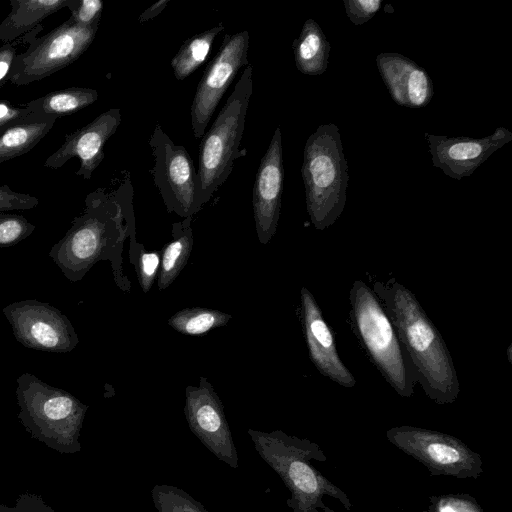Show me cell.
Returning <instances> with one entry per match:
<instances>
[{"instance_id": "6da1fadb", "label": "cell", "mask_w": 512, "mask_h": 512, "mask_svg": "<svg viewBox=\"0 0 512 512\" xmlns=\"http://www.w3.org/2000/svg\"><path fill=\"white\" fill-rule=\"evenodd\" d=\"M372 290L392 320L425 395L436 404L454 403L460 392L454 362L415 294L395 278L374 281Z\"/></svg>"}, {"instance_id": "7a4b0ae2", "label": "cell", "mask_w": 512, "mask_h": 512, "mask_svg": "<svg viewBox=\"0 0 512 512\" xmlns=\"http://www.w3.org/2000/svg\"><path fill=\"white\" fill-rule=\"evenodd\" d=\"M127 237L123 207L115 191L97 188L86 196L83 212L48 255L73 283L82 280L97 262L109 261L116 285L129 292L131 284L122 267Z\"/></svg>"}, {"instance_id": "3957f363", "label": "cell", "mask_w": 512, "mask_h": 512, "mask_svg": "<svg viewBox=\"0 0 512 512\" xmlns=\"http://www.w3.org/2000/svg\"><path fill=\"white\" fill-rule=\"evenodd\" d=\"M259 456L279 475L290 492L287 506L292 512H337L325 497L337 500L348 512L353 504L348 495L326 478L312 461L326 462L320 446L281 430L248 429Z\"/></svg>"}, {"instance_id": "277c9868", "label": "cell", "mask_w": 512, "mask_h": 512, "mask_svg": "<svg viewBox=\"0 0 512 512\" xmlns=\"http://www.w3.org/2000/svg\"><path fill=\"white\" fill-rule=\"evenodd\" d=\"M349 302L351 326L367 356L399 396L410 398L415 370L381 301L364 281L355 280Z\"/></svg>"}, {"instance_id": "5b68a950", "label": "cell", "mask_w": 512, "mask_h": 512, "mask_svg": "<svg viewBox=\"0 0 512 512\" xmlns=\"http://www.w3.org/2000/svg\"><path fill=\"white\" fill-rule=\"evenodd\" d=\"M16 384L18 418L31 437L61 454L80 452L88 406L29 372L22 373Z\"/></svg>"}, {"instance_id": "8992f818", "label": "cell", "mask_w": 512, "mask_h": 512, "mask_svg": "<svg viewBox=\"0 0 512 512\" xmlns=\"http://www.w3.org/2000/svg\"><path fill=\"white\" fill-rule=\"evenodd\" d=\"M301 174L310 221L325 230L341 216L347 199L348 163L336 124H322L308 137Z\"/></svg>"}, {"instance_id": "52a82bcc", "label": "cell", "mask_w": 512, "mask_h": 512, "mask_svg": "<svg viewBox=\"0 0 512 512\" xmlns=\"http://www.w3.org/2000/svg\"><path fill=\"white\" fill-rule=\"evenodd\" d=\"M253 66L248 64L199 145L195 176V213L229 177L238 157L247 110L253 92Z\"/></svg>"}, {"instance_id": "ba28073f", "label": "cell", "mask_w": 512, "mask_h": 512, "mask_svg": "<svg viewBox=\"0 0 512 512\" xmlns=\"http://www.w3.org/2000/svg\"><path fill=\"white\" fill-rule=\"evenodd\" d=\"M385 435L397 449L426 467L431 476L478 479L483 473L480 454L450 434L401 425L388 429Z\"/></svg>"}, {"instance_id": "9c48e42d", "label": "cell", "mask_w": 512, "mask_h": 512, "mask_svg": "<svg viewBox=\"0 0 512 512\" xmlns=\"http://www.w3.org/2000/svg\"><path fill=\"white\" fill-rule=\"evenodd\" d=\"M40 25L24 35L28 48L17 54L9 76L15 85L42 80L75 62L91 45L98 28H84L69 18L36 38Z\"/></svg>"}, {"instance_id": "30bf717a", "label": "cell", "mask_w": 512, "mask_h": 512, "mask_svg": "<svg viewBox=\"0 0 512 512\" xmlns=\"http://www.w3.org/2000/svg\"><path fill=\"white\" fill-rule=\"evenodd\" d=\"M15 339L44 352L68 353L79 343L72 322L58 308L36 299L13 302L2 310Z\"/></svg>"}, {"instance_id": "8fae6325", "label": "cell", "mask_w": 512, "mask_h": 512, "mask_svg": "<svg viewBox=\"0 0 512 512\" xmlns=\"http://www.w3.org/2000/svg\"><path fill=\"white\" fill-rule=\"evenodd\" d=\"M149 146L154 157L150 172L167 212L192 217L196 171L188 151L176 145L159 124L154 127Z\"/></svg>"}, {"instance_id": "7c38bea8", "label": "cell", "mask_w": 512, "mask_h": 512, "mask_svg": "<svg viewBox=\"0 0 512 512\" xmlns=\"http://www.w3.org/2000/svg\"><path fill=\"white\" fill-rule=\"evenodd\" d=\"M249 48L248 31L226 33L217 54L206 67L191 105L194 137L201 138L224 93L238 71L246 67Z\"/></svg>"}, {"instance_id": "4fadbf2b", "label": "cell", "mask_w": 512, "mask_h": 512, "mask_svg": "<svg viewBox=\"0 0 512 512\" xmlns=\"http://www.w3.org/2000/svg\"><path fill=\"white\" fill-rule=\"evenodd\" d=\"M184 414L201 443L220 461L237 469L238 452L222 401L206 377H200L198 386L186 387Z\"/></svg>"}, {"instance_id": "5bb4252c", "label": "cell", "mask_w": 512, "mask_h": 512, "mask_svg": "<svg viewBox=\"0 0 512 512\" xmlns=\"http://www.w3.org/2000/svg\"><path fill=\"white\" fill-rule=\"evenodd\" d=\"M432 164L456 180L470 176L491 154L512 140V132L497 128L482 138L424 133Z\"/></svg>"}, {"instance_id": "9a60e30c", "label": "cell", "mask_w": 512, "mask_h": 512, "mask_svg": "<svg viewBox=\"0 0 512 512\" xmlns=\"http://www.w3.org/2000/svg\"><path fill=\"white\" fill-rule=\"evenodd\" d=\"M284 166L280 127L274 131L268 149L258 167L252 207L258 240L267 244L275 235L280 217Z\"/></svg>"}, {"instance_id": "2e32d148", "label": "cell", "mask_w": 512, "mask_h": 512, "mask_svg": "<svg viewBox=\"0 0 512 512\" xmlns=\"http://www.w3.org/2000/svg\"><path fill=\"white\" fill-rule=\"evenodd\" d=\"M301 322L309 358L320 374L345 388H353L356 380L341 360L334 335L313 294L300 291Z\"/></svg>"}, {"instance_id": "e0dca14e", "label": "cell", "mask_w": 512, "mask_h": 512, "mask_svg": "<svg viewBox=\"0 0 512 512\" xmlns=\"http://www.w3.org/2000/svg\"><path fill=\"white\" fill-rule=\"evenodd\" d=\"M121 123L118 108H111L87 125L67 134L62 145L44 163L46 168H61L67 161L77 157L80 161L77 176L90 179L104 158V146Z\"/></svg>"}, {"instance_id": "ac0fdd59", "label": "cell", "mask_w": 512, "mask_h": 512, "mask_svg": "<svg viewBox=\"0 0 512 512\" xmlns=\"http://www.w3.org/2000/svg\"><path fill=\"white\" fill-rule=\"evenodd\" d=\"M378 71L390 96L400 106L422 108L433 96V83L427 71L399 53H379Z\"/></svg>"}, {"instance_id": "d6986e66", "label": "cell", "mask_w": 512, "mask_h": 512, "mask_svg": "<svg viewBox=\"0 0 512 512\" xmlns=\"http://www.w3.org/2000/svg\"><path fill=\"white\" fill-rule=\"evenodd\" d=\"M57 119L53 115L30 113L0 130V163L29 152L48 134Z\"/></svg>"}, {"instance_id": "ffe728a7", "label": "cell", "mask_w": 512, "mask_h": 512, "mask_svg": "<svg viewBox=\"0 0 512 512\" xmlns=\"http://www.w3.org/2000/svg\"><path fill=\"white\" fill-rule=\"evenodd\" d=\"M70 0H10L11 10L0 23V40L14 42L25 35L48 16L67 8Z\"/></svg>"}, {"instance_id": "44dd1931", "label": "cell", "mask_w": 512, "mask_h": 512, "mask_svg": "<svg viewBox=\"0 0 512 512\" xmlns=\"http://www.w3.org/2000/svg\"><path fill=\"white\" fill-rule=\"evenodd\" d=\"M297 69L305 75H321L329 64L330 43L320 25L307 19L292 45Z\"/></svg>"}, {"instance_id": "7402d4cb", "label": "cell", "mask_w": 512, "mask_h": 512, "mask_svg": "<svg viewBox=\"0 0 512 512\" xmlns=\"http://www.w3.org/2000/svg\"><path fill=\"white\" fill-rule=\"evenodd\" d=\"M192 217L172 224V239L161 252L157 277L159 291L169 287L186 266L193 246Z\"/></svg>"}, {"instance_id": "603a6c76", "label": "cell", "mask_w": 512, "mask_h": 512, "mask_svg": "<svg viewBox=\"0 0 512 512\" xmlns=\"http://www.w3.org/2000/svg\"><path fill=\"white\" fill-rule=\"evenodd\" d=\"M98 92L86 87H68L27 102L24 106L31 113L58 117L74 114L98 99Z\"/></svg>"}, {"instance_id": "cb8c5ba5", "label": "cell", "mask_w": 512, "mask_h": 512, "mask_svg": "<svg viewBox=\"0 0 512 512\" xmlns=\"http://www.w3.org/2000/svg\"><path fill=\"white\" fill-rule=\"evenodd\" d=\"M223 23L193 35L180 47L171 60V67L177 80H184L198 69L210 53L216 36L224 31Z\"/></svg>"}, {"instance_id": "d4e9b609", "label": "cell", "mask_w": 512, "mask_h": 512, "mask_svg": "<svg viewBox=\"0 0 512 512\" xmlns=\"http://www.w3.org/2000/svg\"><path fill=\"white\" fill-rule=\"evenodd\" d=\"M232 315L209 308L192 307L179 310L168 320V325L181 334L199 336L227 325Z\"/></svg>"}, {"instance_id": "484cf974", "label": "cell", "mask_w": 512, "mask_h": 512, "mask_svg": "<svg viewBox=\"0 0 512 512\" xmlns=\"http://www.w3.org/2000/svg\"><path fill=\"white\" fill-rule=\"evenodd\" d=\"M151 496L158 512H208L202 503L176 486L157 484Z\"/></svg>"}, {"instance_id": "4316f807", "label": "cell", "mask_w": 512, "mask_h": 512, "mask_svg": "<svg viewBox=\"0 0 512 512\" xmlns=\"http://www.w3.org/2000/svg\"><path fill=\"white\" fill-rule=\"evenodd\" d=\"M129 259L134 266L139 285L144 293H148L158 277L161 253L159 251L148 252L138 242L130 244Z\"/></svg>"}, {"instance_id": "83f0119b", "label": "cell", "mask_w": 512, "mask_h": 512, "mask_svg": "<svg viewBox=\"0 0 512 512\" xmlns=\"http://www.w3.org/2000/svg\"><path fill=\"white\" fill-rule=\"evenodd\" d=\"M35 225L24 216L0 212V248L11 247L30 236Z\"/></svg>"}, {"instance_id": "f1b7e54d", "label": "cell", "mask_w": 512, "mask_h": 512, "mask_svg": "<svg viewBox=\"0 0 512 512\" xmlns=\"http://www.w3.org/2000/svg\"><path fill=\"white\" fill-rule=\"evenodd\" d=\"M425 512H484L475 497L467 493H450L429 497Z\"/></svg>"}, {"instance_id": "f546056e", "label": "cell", "mask_w": 512, "mask_h": 512, "mask_svg": "<svg viewBox=\"0 0 512 512\" xmlns=\"http://www.w3.org/2000/svg\"><path fill=\"white\" fill-rule=\"evenodd\" d=\"M67 8L69 19L84 28H98L103 11L101 0H70Z\"/></svg>"}, {"instance_id": "4dcf8cb0", "label": "cell", "mask_w": 512, "mask_h": 512, "mask_svg": "<svg viewBox=\"0 0 512 512\" xmlns=\"http://www.w3.org/2000/svg\"><path fill=\"white\" fill-rule=\"evenodd\" d=\"M348 19L356 26L371 20L380 10L381 0H343Z\"/></svg>"}, {"instance_id": "1f68e13d", "label": "cell", "mask_w": 512, "mask_h": 512, "mask_svg": "<svg viewBox=\"0 0 512 512\" xmlns=\"http://www.w3.org/2000/svg\"><path fill=\"white\" fill-rule=\"evenodd\" d=\"M39 204L38 198L12 190L8 185H0V212L29 210Z\"/></svg>"}, {"instance_id": "d6a6232c", "label": "cell", "mask_w": 512, "mask_h": 512, "mask_svg": "<svg viewBox=\"0 0 512 512\" xmlns=\"http://www.w3.org/2000/svg\"><path fill=\"white\" fill-rule=\"evenodd\" d=\"M0 512H56L41 496L24 493L17 497L13 506L0 504Z\"/></svg>"}, {"instance_id": "836d02e7", "label": "cell", "mask_w": 512, "mask_h": 512, "mask_svg": "<svg viewBox=\"0 0 512 512\" xmlns=\"http://www.w3.org/2000/svg\"><path fill=\"white\" fill-rule=\"evenodd\" d=\"M30 113L24 105L19 107L8 100L0 99V130L13 122L25 118Z\"/></svg>"}, {"instance_id": "e575fe53", "label": "cell", "mask_w": 512, "mask_h": 512, "mask_svg": "<svg viewBox=\"0 0 512 512\" xmlns=\"http://www.w3.org/2000/svg\"><path fill=\"white\" fill-rule=\"evenodd\" d=\"M16 42L4 43L0 47V87L9 81L12 66L17 56Z\"/></svg>"}, {"instance_id": "d590c367", "label": "cell", "mask_w": 512, "mask_h": 512, "mask_svg": "<svg viewBox=\"0 0 512 512\" xmlns=\"http://www.w3.org/2000/svg\"><path fill=\"white\" fill-rule=\"evenodd\" d=\"M169 2L170 0H159L156 3L152 4L150 7H148L140 14L138 18L139 22L144 23L155 18L166 8Z\"/></svg>"}, {"instance_id": "8d00e7d4", "label": "cell", "mask_w": 512, "mask_h": 512, "mask_svg": "<svg viewBox=\"0 0 512 512\" xmlns=\"http://www.w3.org/2000/svg\"><path fill=\"white\" fill-rule=\"evenodd\" d=\"M507 354H508L509 362H511V346H509V348L507 349Z\"/></svg>"}]
</instances>
